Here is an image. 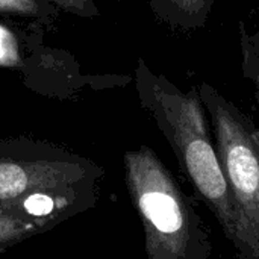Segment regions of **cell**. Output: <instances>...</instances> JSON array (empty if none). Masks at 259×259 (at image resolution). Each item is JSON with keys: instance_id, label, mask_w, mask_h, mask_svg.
<instances>
[{"instance_id": "6da1fadb", "label": "cell", "mask_w": 259, "mask_h": 259, "mask_svg": "<svg viewBox=\"0 0 259 259\" xmlns=\"http://www.w3.org/2000/svg\"><path fill=\"white\" fill-rule=\"evenodd\" d=\"M137 91L141 106L150 112L168 141L196 199L214 214L238 258L259 259V240L229 190L199 90L182 91L167 76L155 73L144 59H140Z\"/></svg>"}, {"instance_id": "7a4b0ae2", "label": "cell", "mask_w": 259, "mask_h": 259, "mask_svg": "<svg viewBox=\"0 0 259 259\" xmlns=\"http://www.w3.org/2000/svg\"><path fill=\"white\" fill-rule=\"evenodd\" d=\"M102 165L52 143L0 140V208L46 232L93 209L100 197Z\"/></svg>"}, {"instance_id": "3957f363", "label": "cell", "mask_w": 259, "mask_h": 259, "mask_svg": "<svg viewBox=\"0 0 259 259\" xmlns=\"http://www.w3.org/2000/svg\"><path fill=\"white\" fill-rule=\"evenodd\" d=\"M124 182L144 232L147 259H211L214 246L197 211L176 176L149 146L123 156Z\"/></svg>"}, {"instance_id": "277c9868", "label": "cell", "mask_w": 259, "mask_h": 259, "mask_svg": "<svg viewBox=\"0 0 259 259\" xmlns=\"http://www.w3.org/2000/svg\"><path fill=\"white\" fill-rule=\"evenodd\" d=\"M214 144L235 203L259 240V127L212 85H199Z\"/></svg>"}, {"instance_id": "5b68a950", "label": "cell", "mask_w": 259, "mask_h": 259, "mask_svg": "<svg viewBox=\"0 0 259 259\" xmlns=\"http://www.w3.org/2000/svg\"><path fill=\"white\" fill-rule=\"evenodd\" d=\"M159 21L178 30H197L208 23L215 0H147Z\"/></svg>"}, {"instance_id": "8992f818", "label": "cell", "mask_w": 259, "mask_h": 259, "mask_svg": "<svg viewBox=\"0 0 259 259\" xmlns=\"http://www.w3.org/2000/svg\"><path fill=\"white\" fill-rule=\"evenodd\" d=\"M44 232L46 231L36 223L17 217L0 208V252Z\"/></svg>"}, {"instance_id": "52a82bcc", "label": "cell", "mask_w": 259, "mask_h": 259, "mask_svg": "<svg viewBox=\"0 0 259 259\" xmlns=\"http://www.w3.org/2000/svg\"><path fill=\"white\" fill-rule=\"evenodd\" d=\"M258 23H259V9H258ZM240 30V46H241V67L243 74L246 79H249L253 85L255 99L259 106V26L255 32H250L244 21H240L238 24Z\"/></svg>"}, {"instance_id": "ba28073f", "label": "cell", "mask_w": 259, "mask_h": 259, "mask_svg": "<svg viewBox=\"0 0 259 259\" xmlns=\"http://www.w3.org/2000/svg\"><path fill=\"white\" fill-rule=\"evenodd\" d=\"M20 64V52L12 32L0 24V65L17 67Z\"/></svg>"}, {"instance_id": "9c48e42d", "label": "cell", "mask_w": 259, "mask_h": 259, "mask_svg": "<svg viewBox=\"0 0 259 259\" xmlns=\"http://www.w3.org/2000/svg\"><path fill=\"white\" fill-rule=\"evenodd\" d=\"M39 11L36 0H0V12L35 17Z\"/></svg>"}, {"instance_id": "30bf717a", "label": "cell", "mask_w": 259, "mask_h": 259, "mask_svg": "<svg viewBox=\"0 0 259 259\" xmlns=\"http://www.w3.org/2000/svg\"><path fill=\"white\" fill-rule=\"evenodd\" d=\"M68 12H74L82 17H93L99 14V8L94 0H52Z\"/></svg>"}]
</instances>
